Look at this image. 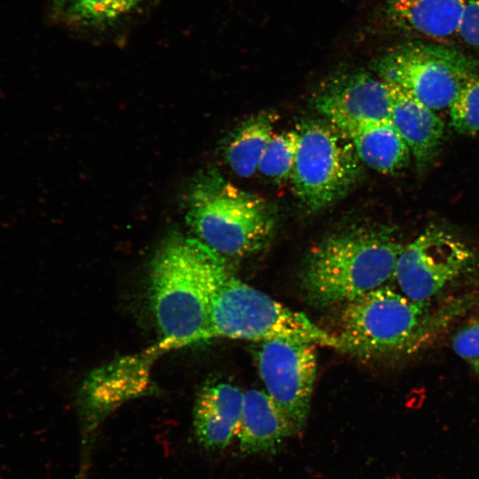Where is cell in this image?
<instances>
[{"mask_svg": "<svg viewBox=\"0 0 479 479\" xmlns=\"http://www.w3.org/2000/svg\"><path fill=\"white\" fill-rule=\"evenodd\" d=\"M232 273L226 258L198 238L169 237L153 259L149 283L162 341L180 348L210 340L211 303Z\"/></svg>", "mask_w": 479, "mask_h": 479, "instance_id": "6da1fadb", "label": "cell"}, {"mask_svg": "<svg viewBox=\"0 0 479 479\" xmlns=\"http://www.w3.org/2000/svg\"><path fill=\"white\" fill-rule=\"evenodd\" d=\"M403 246L386 232L367 228L332 234L310 252L302 287L310 303L346 304L384 286L392 277Z\"/></svg>", "mask_w": 479, "mask_h": 479, "instance_id": "7a4b0ae2", "label": "cell"}, {"mask_svg": "<svg viewBox=\"0 0 479 479\" xmlns=\"http://www.w3.org/2000/svg\"><path fill=\"white\" fill-rule=\"evenodd\" d=\"M187 221L200 240L226 259L262 250L275 224L263 200L213 176L194 186Z\"/></svg>", "mask_w": 479, "mask_h": 479, "instance_id": "3957f363", "label": "cell"}, {"mask_svg": "<svg viewBox=\"0 0 479 479\" xmlns=\"http://www.w3.org/2000/svg\"><path fill=\"white\" fill-rule=\"evenodd\" d=\"M428 302H415L384 285L344 304L338 350L365 360L409 352L428 326Z\"/></svg>", "mask_w": 479, "mask_h": 479, "instance_id": "277c9868", "label": "cell"}, {"mask_svg": "<svg viewBox=\"0 0 479 479\" xmlns=\"http://www.w3.org/2000/svg\"><path fill=\"white\" fill-rule=\"evenodd\" d=\"M209 337L259 342L287 339L339 349L335 335L319 327L305 314L283 305L232 273L213 298Z\"/></svg>", "mask_w": 479, "mask_h": 479, "instance_id": "5b68a950", "label": "cell"}, {"mask_svg": "<svg viewBox=\"0 0 479 479\" xmlns=\"http://www.w3.org/2000/svg\"><path fill=\"white\" fill-rule=\"evenodd\" d=\"M291 175L294 191L310 210L330 206L351 187L360 172V160L349 137L332 123H301Z\"/></svg>", "mask_w": 479, "mask_h": 479, "instance_id": "8992f818", "label": "cell"}, {"mask_svg": "<svg viewBox=\"0 0 479 479\" xmlns=\"http://www.w3.org/2000/svg\"><path fill=\"white\" fill-rule=\"evenodd\" d=\"M379 76L395 84L433 110L449 107L477 63L461 51L439 44L409 43L382 54L376 63Z\"/></svg>", "mask_w": 479, "mask_h": 479, "instance_id": "52a82bcc", "label": "cell"}, {"mask_svg": "<svg viewBox=\"0 0 479 479\" xmlns=\"http://www.w3.org/2000/svg\"><path fill=\"white\" fill-rule=\"evenodd\" d=\"M316 346L287 339L260 342L255 359L266 393L291 434L305 426L317 373Z\"/></svg>", "mask_w": 479, "mask_h": 479, "instance_id": "ba28073f", "label": "cell"}, {"mask_svg": "<svg viewBox=\"0 0 479 479\" xmlns=\"http://www.w3.org/2000/svg\"><path fill=\"white\" fill-rule=\"evenodd\" d=\"M472 254L451 233L429 228L404 247L394 278L399 291L415 302H428L467 266Z\"/></svg>", "mask_w": 479, "mask_h": 479, "instance_id": "9c48e42d", "label": "cell"}, {"mask_svg": "<svg viewBox=\"0 0 479 479\" xmlns=\"http://www.w3.org/2000/svg\"><path fill=\"white\" fill-rule=\"evenodd\" d=\"M314 105L326 121L344 133L364 124L390 121L391 116L387 82L365 72L332 78L318 91Z\"/></svg>", "mask_w": 479, "mask_h": 479, "instance_id": "30bf717a", "label": "cell"}, {"mask_svg": "<svg viewBox=\"0 0 479 479\" xmlns=\"http://www.w3.org/2000/svg\"><path fill=\"white\" fill-rule=\"evenodd\" d=\"M244 392L227 383H209L199 392L193 409L198 444L207 450H221L237 436Z\"/></svg>", "mask_w": 479, "mask_h": 479, "instance_id": "8fae6325", "label": "cell"}, {"mask_svg": "<svg viewBox=\"0 0 479 479\" xmlns=\"http://www.w3.org/2000/svg\"><path fill=\"white\" fill-rule=\"evenodd\" d=\"M387 84L391 98L390 122L406 144L418 167L423 169L440 151L444 124L433 109L398 86Z\"/></svg>", "mask_w": 479, "mask_h": 479, "instance_id": "7c38bea8", "label": "cell"}, {"mask_svg": "<svg viewBox=\"0 0 479 479\" xmlns=\"http://www.w3.org/2000/svg\"><path fill=\"white\" fill-rule=\"evenodd\" d=\"M467 0H389L386 15L397 27L433 39L459 33Z\"/></svg>", "mask_w": 479, "mask_h": 479, "instance_id": "4fadbf2b", "label": "cell"}, {"mask_svg": "<svg viewBox=\"0 0 479 479\" xmlns=\"http://www.w3.org/2000/svg\"><path fill=\"white\" fill-rule=\"evenodd\" d=\"M292 435L290 428L265 391L244 392L237 436L244 454L268 452Z\"/></svg>", "mask_w": 479, "mask_h": 479, "instance_id": "5bb4252c", "label": "cell"}, {"mask_svg": "<svg viewBox=\"0 0 479 479\" xmlns=\"http://www.w3.org/2000/svg\"><path fill=\"white\" fill-rule=\"evenodd\" d=\"M360 161L383 174L404 168L411 153L390 121L364 124L345 133Z\"/></svg>", "mask_w": 479, "mask_h": 479, "instance_id": "9a60e30c", "label": "cell"}, {"mask_svg": "<svg viewBox=\"0 0 479 479\" xmlns=\"http://www.w3.org/2000/svg\"><path fill=\"white\" fill-rule=\"evenodd\" d=\"M272 115L260 114L245 122L229 143L225 156L232 171L249 177L257 170L263 153L274 134Z\"/></svg>", "mask_w": 479, "mask_h": 479, "instance_id": "2e32d148", "label": "cell"}, {"mask_svg": "<svg viewBox=\"0 0 479 479\" xmlns=\"http://www.w3.org/2000/svg\"><path fill=\"white\" fill-rule=\"evenodd\" d=\"M298 145L295 130L274 133L261 157L258 171L266 177L282 181L291 177Z\"/></svg>", "mask_w": 479, "mask_h": 479, "instance_id": "e0dca14e", "label": "cell"}, {"mask_svg": "<svg viewBox=\"0 0 479 479\" xmlns=\"http://www.w3.org/2000/svg\"><path fill=\"white\" fill-rule=\"evenodd\" d=\"M141 0H67L66 16L81 26L110 23L129 12Z\"/></svg>", "mask_w": 479, "mask_h": 479, "instance_id": "ac0fdd59", "label": "cell"}, {"mask_svg": "<svg viewBox=\"0 0 479 479\" xmlns=\"http://www.w3.org/2000/svg\"><path fill=\"white\" fill-rule=\"evenodd\" d=\"M449 108L457 132L479 135V73L467 80Z\"/></svg>", "mask_w": 479, "mask_h": 479, "instance_id": "d6986e66", "label": "cell"}, {"mask_svg": "<svg viewBox=\"0 0 479 479\" xmlns=\"http://www.w3.org/2000/svg\"><path fill=\"white\" fill-rule=\"evenodd\" d=\"M452 349L475 371L479 365V318L470 322L454 335Z\"/></svg>", "mask_w": 479, "mask_h": 479, "instance_id": "ffe728a7", "label": "cell"}, {"mask_svg": "<svg viewBox=\"0 0 479 479\" xmlns=\"http://www.w3.org/2000/svg\"><path fill=\"white\" fill-rule=\"evenodd\" d=\"M458 35L468 45L479 49V0H467Z\"/></svg>", "mask_w": 479, "mask_h": 479, "instance_id": "44dd1931", "label": "cell"}, {"mask_svg": "<svg viewBox=\"0 0 479 479\" xmlns=\"http://www.w3.org/2000/svg\"><path fill=\"white\" fill-rule=\"evenodd\" d=\"M56 8H63L66 5L67 0H54Z\"/></svg>", "mask_w": 479, "mask_h": 479, "instance_id": "7402d4cb", "label": "cell"}, {"mask_svg": "<svg viewBox=\"0 0 479 479\" xmlns=\"http://www.w3.org/2000/svg\"><path fill=\"white\" fill-rule=\"evenodd\" d=\"M475 372H476L477 374L479 375V365H478V367L475 369Z\"/></svg>", "mask_w": 479, "mask_h": 479, "instance_id": "603a6c76", "label": "cell"}]
</instances>
